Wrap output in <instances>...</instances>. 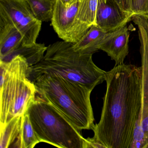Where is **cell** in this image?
<instances>
[{
	"label": "cell",
	"instance_id": "1",
	"mask_svg": "<svg viewBox=\"0 0 148 148\" xmlns=\"http://www.w3.org/2000/svg\"><path fill=\"white\" fill-rule=\"evenodd\" d=\"M106 91L94 136L106 148H131L133 133L141 114V67L122 64L106 72Z\"/></svg>",
	"mask_w": 148,
	"mask_h": 148
},
{
	"label": "cell",
	"instance_id": "2",
	"mask_svg": "<svg viewBox=\"0 0 148 148\" xmlns=\"http://www.w3.org/2000/svg\"><path fill=\"white\" fill-rule=\"evenodd\" d=\"M31 80L37 94L55 106L77 129L92 130L95 120L90 101L93 90L53 73Z\"/></svg>",
	"mask_w": 148,
	"mask_h": 148
},
{
	"label": "cell",
	"instance_id": "3",
	"mask_svg": "<svg viewBox=\"0 0 148 148\" xmlns=\"http://www.w3.org/2000/svg\"><path fill=\"white\" fill-rule=\"evenodd\" d=\"M73 44L58 41L47 47L42 59L36 64L29 66L28 78L31 80L45 73H54L92 90L105 81L106 72L94 64L92 54H81L75 51Z\"/></svg>",
	"mask_w": 148,
	"mask_h": 148
},
{
	"label": "cell",
	"instance_id": "4",
	"mask_svg": "<svg viewBox=\"0 0 148 148\" xmlns=\"http://www.w3.org/2000/svg\"><path fill=\"white\" fill-rule=\"evenodd\" d=\"M29 67L20 55L10 62L0 61V127L23 115L36 97V87L27 77Z\"/></svg>",
	"mask_w": 148,
	"mask_h": 148
},
{
	"label": "cell",
	"instance_id": "5",
	"mask_svg": "<svg viewBox=\"0 0 148 148\" xmlns=\"http://www.w3.org/2000/svg\"><path fill=\"white\" fill-rule=\"evenodd\" d=\"M27 112L40 142L58 148H84L85 139L55 106L36 94Z\"/></svg>",
	"mask_w": 148,
	"mask_h": 148
},
{
	"label": "cell",
	"instance_id": "6",
	"mask_svg": "<svg viewBox=\"0 0 148 148\" xmlns=\"http://www.w3.org/2000/svg\"><path fill=\"white\" fill-rule=\"evenodd\" d=\"M42 23L35 18L25 0H0V25L16 27L23 36L22 45L31 46L36 43Z\"/></svg>",
	"mask_w": 148,
	"mask_h": 148
},
{
	"label": "cell",
	"instance_id": "7",
	"mask_svg": "<svg viewBox=\"0 0 148 148\" xmlns=\"http://www.w3.org/2000/svg\"><path fill=\"white\" fill-rule=\"evenodd\" d=\"M79 1L71 6L66 7L57 0L51 21L55 32L64 41L76 43L90 28L78 18Z\"/></svg>",
	"mask_w": 148,
	"mask_h": 148
},
{
	"label": "cell",
	"instance_id": "8",
	"mask_svg": "<svg viewBox=\"0 0 148 148\" xmlns=\"http://www.w3.org/2000/svg\"><path fill=\"white\" fill-rule=\"evenodd\" d=\"M132 21L138 28L141 56L142 106L139 120L148 142V18L134 15Z\"/></svg>",
	"mask_w": 148,
	"mask_h": 148
},
{
	"label": "cell",
	"instance_id": "9",
	"mask_svg": "<svg viewBox=\"0 0 148 148\" xmlns=\"http://www.w3.org/2000/svg\"><path fill=\"white\" fill-rule=\"evenodd\" d=\"M132 17L123 12L112 0H98L97 25L106 32L125 25L132 21Z\"/></svg>",
	"mask_w": 148,
	"mask_h": 148
},
{
	"label": "cell",
	"instance_id": "10",
	"mask_svg": "<svg viewBox=\"0 0 148 148\" xmlns=\"http://www.w3.org/2000/svg\"><path fill=\"white\" fill-rule=\"evenodd\" d=\"M130 27L127 25L113 32H107L100 46V50L107 53L115 65L123 63L129 53Z\"/></svg>",
	"mask_w": 148,
	"mask_h": 148
},
{
	"label": "cell",
	"instance_id": "11",
	"mask_svg": "<svg viewBox=\"0 0 148 148\" xmlns=\"http://www.w3.org/2000/svg\"><path fill=\"white\" fill-rule=\"evenodd\" d=\"M107 32L97 25H92L77 42L73 44L75 51L83 54H93L100 46Z\"/></svg>",
	"mask_w": 148,
	"mask_h": 148
},
{
	"label": "cell",
	"instance_id": "12",
	"mask_svg": "<svg viewBox=\"0 0 148 148\" xmlns=\"http://www.w3.org/2000/svg\"><path fill=\"white\" fill-rule=\"evenodd\" d=\"M21 33L11 25H0V60L16 50L23 43Z\"/></svg>",
	"mask_w": 148,
	"mask_h": 148
},
{
	"label": "cell",
	"instance_id": "13",
	"mask_svg": "<svg viewBox=\"0 0 148 148\" xmlns=\"http://www.w3.org/2000/svg\"><path fill=\"white\" fill-rule=\"evenodd\" d=\"M23 115L14 117L0 127V148H18L22 128Z\"/></svg>",
	"mask_w": 148,
	"mask_h": 148
},
{
	"label": "cell",
	"instance_id": "14",
	"mask_svg": "<svg viewBox=\"0 0 148 148\" xmlns=\"http://www.w3.org/2000/svg\"><path fill=\"white\" fill-rule=\"evenodd\" d=\"M47 48V47L44 44L36 43L31 46L21 45L8 56L0 60V61L4 62H10L16 56L20 55L26 59L29 66H32L38 63L44 58V54Z\"/></svg>",
	"mask_w": 148,
	"mask_h": 148
},
{
	"label": "cell",
	"instance_id": "15",
	"mask_svg": "<svg viewBox=\"0 0 148 148\" xmlns=\"http://www.w3.org/2000/svg\"><path fill=\"white\" fill-rule=\"evenodd\" d=\"M35 18L41 22L51 21L57 0H25Z\"/></svg>",
	"mask_w": 148,
	"mask_h": 148
},
{
	"label": "cell",
	"instance_id": "16",
	"mask_svg": "<svg viewBox=\"0 0 148 148\" xmlns=\"http://www.w3.org/2000/svg\"><path fill=\"white\" fill-rule=\"evenodd\" d=\"M40 143L34 130L28 113L23 115L22 128L18 148H33Z\"/></svg>",
	"mask_w": 148,
	"mask_h": 148
},
{
	"label": "cell",
	"instance_id": "17",
	"mask_svg": "<svg viewBox=\"0 0 148 148\" xmlns=\"http://www.w3.org/2000/svg\"><path fill=\"white\" fill-rule=\"evenodd\" d=\"M98 0H79L77 17L89 27L97 25L96 13Z\"/></svg>",
	"mask_w": 148,
	"mask_h": 148
},
{
	"label": "cell",
	"instance_id": "18",
	"mask_svg": "<svg viewBox=\"0 0 148 148\" xmlns=\"http://www.w3.org/2000/svg\"><path fill=\"white\" fill-rule=\"evenodd\" d=\"M123 12L133 16L134 15L129 5L128 0H112Z\"/></svg>",
	"mask_w": 148,
	"mask_h": 148
},
{
	"label": "cell",
	"instance_id": "19",
	"mask_svg": "<svg viewBox=\"0 0 148 148\" xmlns=\"http://www.w3.org/2000/svg\"><path fill=\"white\" fill-rule=\"evenodd\" d=\"M105 148V146L95 138H88L85 139L84 148Z\"/></svg>",
	"mask_w": 148,
	"mask_h": 148
},
{
	"label": "cell",
	"instance_id": "20",
	"mask_svg": "<svg viewBox=\"0 0 148 148\" xmlns=\"http://www.w3.org/2000/svg\"><path fill=\"white\" fill-rule=\"evenodd\" d=\"M66 7H70L75 4L79 0H60Z\"/></svg>",
	"mask_w": 148,
	"mask_h": 148
}]
</instances>
